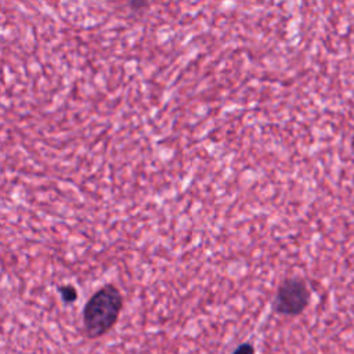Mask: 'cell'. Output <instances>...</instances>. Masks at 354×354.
Wrapping results in <instances>:
<instances>
[{
	"instance_id": "6da1fadb",
	"label": "cell",
	"mask_w": 354,
	"mask_h": 354,
	"mask_svg": "<svg viewBox=\"0 0 354 354\" xmlns=\"http://www.w3.org/2000/svg\"><path fill=\"white\" fill-rule=\"evenodd\" d=\"M123 308V295L113 283H106L93 293L83 308V330L88 339L106 335L118 322Z\"/></svg>"
},
{
	"instance_id": "7a4b0ae2",
	"label": "cell",
	"mask_w": 354,
	"mask_h": 354,
	"mask_svg": "<svg viewBox=\"0 0 354 354\" xmlns=\"http://www.w3.org/2000/svg\"><path fill=\"white\" fill-rule=\"evenodd\" d=\"M310 301V290L301 278H286L277 289L272 307L282 315L301 314Z\"/></svg>"
},
{
	"instance_id": "3957f363",
	"label": "cell",
	"mask_w": 354,
	"mask_h": 354,
	"mask_svg": "<svg viewBox=\"0 0 354 354\" xmlns=\"http://www.w3.org/2000/svg\"><path fill=\"white\" fill-rule=\"evenodd\" d=\"M58 293H59L62 301L66 303V304H72V303H75L76 299H77V290H76V288H75L73 285H71V283H66V285L59 286V288H58Z\"/></svg>"
},
{
	"instance_id": "277c9868",
	"label": "cell",
	"mask_w": 354,
	"mask_h": 354,
	"mask_svg": "<svg viewBox=\"0 0 354 354\" xmlns=\"http://www.w3.org/2000/svg\"><path fill=\"white\" fill-rule=\"evenodd\" d=\"M254 353H256L254 346L250 342H245V343H241L231 354H254Z\"/></svg>"
},
{
	"instance_id": "5b68a950",
	"label": "cell",
	"mask_w": 354,
	"mask_h": 354,
	"mask_svg": "<svg viewBox=\"0 0 354 354\" xmlns=\"http://www.w3.org/2000/svg\"><path fill=\"white\" fill-rule=\"evenodd\" d=\"M144 3H145V0H133L134 7H142Z\"/></svg>"
}]
</instances>
